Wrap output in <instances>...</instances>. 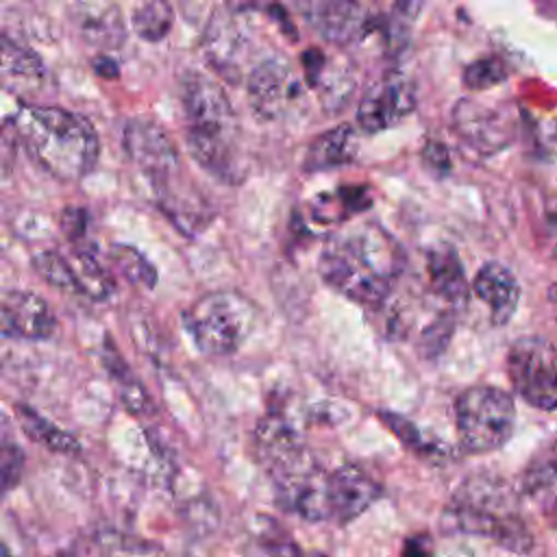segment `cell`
<instances>
[{"instance_id": "obj_1", "label": "cell", "mask_w": 557, "mask_h": 557, "mask_svg": "<svg viewBox=\"0 0 557 557\" xmlns=\"http://www.w3.org/2000/svg\"><path fill=\"white\" fill-rule=\"evenodd\" d=\"M405 268L403 246L379 224L366 222L333 233L318 259L322 281L359 305H381Z\"/></svg>"}, {"instance_id": "obj_2", "label": "cell", "mask_w": 557, "mask_h": 557, "mask_svg": "<svg viewBox=\"0 0 557 557\" xmlns=\"http://www.w3.org/2000/svg\"><path fill=\"white\" fill-rule=\"evenodd\" d=\"M9 126L30 157L54 178L81 181L98 161L100 141L91 122L52 104H22Z\"/></svg>"}, {"instance_id": "obj_3", "label": "cell", "mask_w": 557, "mask_h": 557, "mask_svg": "<svg viewBox=\"0 0 557 557\" xmlns=\"http://www.w3.org/2000/svg\"><path fill=\"white\" fill-rule=\"evenodd\" d=\"M181 104L191 159L211 176L235 183L239 124L224 87L202 72H187L181 81Z\"/></svg>"}, {"instance_id": "obj_4", "label": "cell", "mask_w": 557, "mask_h": 557, "mask_svg": "<svg viewBox=\"0 0 557 557\" xmlns=\"http://www.w3.org/2000/svg\"><path fill=\"white\" fill-rule=\"evenodd\" d=\"M442 531L490 537L507 550L527 553L533 535L516 516L511 490L487 474L466 479L442 513Z\"/></svg>"}, {"instance_id": "obj_5", "label": "cell", "mask_w": 557, "mask_h": 557, "mask_svg": "<svg viewBox=\"0 0 557 557\" xmlns=\"http://www.w3.org/2000/svg\"><path fill=\"white\" fill-rule=\"evenodd\" d=\"M257 305L233 289L209 292L183 313V326L196 348L209 357L233 355L255 331Z\"/></svg>"}, {"instance_id": "obj_6", "label": "cell", "mask_w": 557, "mask_h": 557, "mask_svg": "<svg viewBox=\"0 0 557 557\" xmlns=\"http://www.w3.org/2000/svg\"><path fill=\"white\" fill-rule=\"evenodd\" d=\"M455 422L466 453H492L511 437L516 422L513 398L494 385L468 387L455 403Z\"/></svg>"}, {"instance_id": "obj_7", "label": "cell", "mask_w": 557, "mask_h": 557, "mask_svg": "<svg viewBox=\"0 0 557 557\" xmlns=\"http://www.w3.org/2000/svg\"><path fill=\"white\" fill-rule=\"evenodd\" d=\"M513 389L531 407L553 411L557 405V355L546 337H520L507 355Z\"/></svg>"}, {"instance_id": "obj_8", "label": "cell", "mask_w": 557, "mask_h": 557, "mask_svg": "<svg viewBox=\"0 0 557 557\" xmlns=\"http://www.w3.org/2000/svg\"><path fill=\"white\" fill-rule=\"evenodd\" d=\"M302 13L329 44L352 46L374 33L389 35V20L366 0H307Z\"/></svg>"}, {"instance_id": "obj_9", "label": "cell", "mask_w": 557, "mask_h": 557, "mask_svg": "<svg viewBox=\"0 0 557 557\" xmlns=\"http://www.w3.org/2000/svg\"><path fill=\"white\" fill-rule=\"evenodd\" d=\"M276 500L283 509L309 522H329L326 476L329 472L309 455H300L292 463L270 472Z\"/></svg>"}, {"instance_id": "obj_10", "label": "cell", "mask_w": 557, "mask_h": 557, "mask_svg": "<svg viewBox=\"0 0 557 557\" xmlns=\"http://www.w3.org/2000/svg\"><path fill=\"white\" fill-rule=\"evenodd\" d=\"M250 109L261 120H281L302 100V81L289 61L281 57L257 63L246 78Z\"/></svg>"}, {"instance_id": "obj_11", "label": "cell", "mask_w": 557, "mask_h": 557, "mask_svg": "<svg viewBox=\"0 0 557 557\" xmlns=\"http://www.w3.org/2000/svg\"><path fill=\"white\" fill-rule=\"evenodd\" d=\"M122 146L128 159L152 181L154 187H165L181 170L178 152L170 135L146 117H133L124 126Z\"/></svg>"}, {"instance_id": "obj_12", "label": "cell", "mask_w": 557, "mask_h": 557, "mask_svg": "<svg viewBox=\"0 0 557 557\" xmlns=\"http://www.w3.org/2000/svg\"><path fill=\"white\" fill-rule=\"evenodd\" d=\"M418 104L413 83L400 74L389 72L374 81L359 100L357 124L363 133H381L400 124L407 115L413 113Z\"/></svg>"}, {"instance_id": "obj_13", "label": "cell", "mask_w": 557, "mask_h": 557, "mask_svg": "<svg viewBox=\"0 0 557 557\" xmlns=\"http://www.w3.org/2000/svg\"><path fill=\"white\" fill-rule=\"evenodd\" d=\"M381 485L361 468L346 463L326 476V507L329 522L348 524L359 518L376 498Z\"/></svg>"}, {"instance_id": "obj_14", "label": "cell", "mask_w": 557, "mask_h": 557, "mask_svg": "<svg viewBox=\"0 0 557 557\" xmlns=\"http://www.w3.org/2000/svg\"><path fill=\"white\" fill-rule=\"evenodd\" d=\"M57 318L50 305L30 289L0 292V333L22 339H46L54 333Z\"/></svg>"}, {"instance_id": "obj_15", "label": "cell", "mask_w": 557, "mask_h": 557, "mask_svg": "<svg viewBox=\"0 0 557 557\" xmlns=\"http://www.w3.org/2000/svg\"><path fill=\"white\" fill-rule=\"evenodd\" d=\"M453 124L463 141L483 154L498 152L513 137V128L507 115L476 100H459L453 111Z\"/></svg>"}, {"instance_id": "obj_16", "label": "cell", "mask_w": 557, "mask_h": 557, "mask_svg": "<svg viewBox=\"0 0 557 557\" xmlns=\"http://www.w3.org/2000/svg\"><path fill=\"white\" fill-rule=\"evenodd\" d=\"M255 444L259 461L268 468V472H274L307 453L305 437L296 420L278 409L270 411L259 420L255 431Z\"/></svg>"}, {"instance_id": "obj_17", "label": "cell", "mask_w": 557, "mask_h": 557, "mask_svg": "<svg viewBox=\"0 0 557 557\" xmlns=\"http://www.w3.org/2000/svg\"><path fill=\"white\" fill-rule=\"evenodd\" d=\"M202 52L213 72L231 83L239 81L246 59V37L233 15L215 13L211 17L202 37Z\"/></svg>"}, {"instance_id": "obj_18", "label": "cell", "mask_w": 557, "mask_h": 557, "mask_svg": "<svg viewBox=\"0 0 557 557\" xmlns=\"http://www.w3.org/2000/svg\"><path fill=\"white\" fill-rule=\"evenodd\" d=\"M472 294L483 305H487L492 324L503 326L513 318L518 309L520 283L507 265L498 261H487L472 278Z\"/></svg>"}, {"instance_id": "obj_19", "label": "cell", "mask_w": 557, "mask_h": 557, "mask_svg": "<svg viewBox=\"0 0 557 557\" xmlns=\"http://www.w3.org/2000/svg\"><path fill=\"white\" fill-rule=\"evenodd\" d=\"M46 67L41 57L0 28V87L30 91L41 85Z\"/></svg>"}, {"instance_id": "obj_20", "label": "cell", "mask_w": 557, "mask_h": 557, "mask_svg": "<svg viewBox=\"0 0 557 557\" xmlns=\"http://www.w3.org/2000/svg\"><path fill=\"white\" fill-rule=\"evenodd\" d=\"M426 272L435 296L444 300L450 309L463 307L468 302L470 285L453 246H433L426 257Z\"/></svg>"}, {"instance_id": "obj_21", "label": "cell", "mask_w": 557, "mask_h": 557, "mask_svg": "<svg viewBox=\"0 0 557 557\" xmlns=\"http://www.w3.org/2000/svg\"><path fill=\"white\" fill-rule=\"evenodd\" d=\"M74 24L81 37L98 48H117L126 37L124 20L115 4L107 2H78L74 7Z\"/></svg>"}, {"instance_id": "obj_22", "label": "cell", "mask_w": 557, "mask_h": 557, "mask_svg": "<svg viewBox=\"0 0 557 557\" xmlns=\"http://www.w3.org/2000/svg\"><path fill=\"white\" fill-rule=\"evenodd\" d=\"M357 150H359V144H357L355 128L350 124H339L324 131L309 144L302 168L309 174L342 168L355 161Z\"/></svg>"}, {"instance_id": "obj_23", "label": "cell", "mask_w": 557, "mask_h": 557, "mask_svg": "<svg viewBox=\"0 0 557 557\" xmlns=\"http://www.w3.org/2000/svg\"><path fill=\"white\" fill-rule=\"evenodd\" d=\"M15 411H17L20 426L33 442H37L59 455H78L81 453V444L72 433L63 431L61 426H57L54 422H50L48 418L37 413L33 407L17 405Z\"/></svg>"}, {"instance_id": "obj_24", "label": "cell", "mask_w": 557, "mask_h": 557, "mask_svg": "<svg viewBox=\"0 0 557 557\" xmlns=\"http://www.w3.org/2000/svg\"><path fill=\"white\" fill-rule=\"evenodd\" d=\"M313 205V218L318 222L339 224L370 205V191L368 187H342L333 194H322Z\"/></svg>"}, {"instance_id": "obj_25", "label": "cell", "mask_w": 557, "mask_h": 557, "mask_svg": "<svg viewBox=\"0 0 557 557\" xmlns=\"http://www.w3.org/2000/svg\"><path fill=\"white\" fill-rule=\"evenodd\" d=\"M174 22L172 0H139L133 13V28L146 41H161Z\"/></svg>"}, {"instance_id": "obj_26", "label": "cell", "mask_w": 557, "mask_h": 557, "mask_svg": "<svg viewBox=\"0 0 557 557\" xmlns=\"http://www.w3.org/2000/svg\"><path fill=\"white\" fill-rule=\"evenodd\" d=\"M522 492L544 511H553L555 507V461L553 455L546 453L535 463H531L522 476Z\"/></svg>"}, {"instance_id": "obj_27", "label": "cell", "mask_w": 557, "mask_h": 557, "mask_svg": "<svg viewBox=\"0 0 557 557\" xmlns=\"http://www.w3.org/2000/svg\"><path fill=\"white\" fill-rule=\"evenodd\" d=\"M72 268L78 281V292L83 296H89L94 300H107L113 294L115 283L94 255L76 252V263H72Z\"/></svg>"}, {"instance_id": "obj_28", "label": "cell", "mask_w": 557, "mask_h": 557, "mask_svg": "<svg viewBox=\"0 0 557 557\" xmlns=\"http://www.w3.org/2000/svg\"><path fill=\"white\" fill-rule=\"evenodd\" d=\"M111 259L117 265V270L124 274V278L133 285L152 289L157 285V268L148 261L144 252H139L131 244H115L111 248Z\"/></svg>"}, {"instance_id": "obj_29", "label": "cell", "mask_w": 557, "mask_h": 557, "mask_svg": "<svg viewBox=\"0 0 557 557\" xmlns=\"http://www.w3.org/2000/svg\"><path fill=\"white\" fill-rule=\"evenodd\" d=\"M30 265L48 285L67 294H81L72 261H67L63 255L54 250H41L33 255Z\"/></svg>"}, {"instance_id": "obj_30", "label": "cell", "mask_w": 557, "mask_h": 557, "mask_svg": "<svg viewBox=\"0 0 557 557\" xmlns=\"http://www.w3.org/2000/svg\"><path fill=\"white\" fill-rule=\"evenodd\" d=\"M379 416H381V420L396 433V437L403 440V442H405L409 448H413L416 453L426 455V457H433V459H437V457H442V455H448V448H446L440 440L426 442V440L420 435V431H418L407 418L396 416V413H387V411H381Z\"/></svg>"}, {"instance_id": "obj_31", "label": "cell", "mask_w": 557, "mask_h": 557, "mask_svg": "<svg viewBox=\"0 0 557 557\" xmlns=\"http://www.w3.org/2000/svg\"><path fill=\"white\" fill-rule=\"evenodd\" d=\"M453 309L450 311H444L442 315L433 318L420 333V339H418V348L424 357L433 359L437 355H442L455 333V318H453Z\"/></svg>"}, {"instance_id": "obj_32", "label": "cell", "mask_w": 557, "mask_h": 557, "mask_svg": "<svg viewBox=\"0 0 557 557\" xmlns=\"http://www.w3.org/2000/svg\"><path fill=\"white\" fill-rule=\"evenodd\" d=\"M505 78L507 67L498 57H483L463 70V85L474 91L500 85Z\"/></svg>"}, {"instance_id": "obj_33", "label": "cell", "mask_w": 557, "mask_h": 557, "mask_svg": "<svg viewBox=\"0 0 557 557\" xmlns=\"http://www.w3.org/2000/svg\"><path fill=\"white\" fill-rule=\"evenodd\" d=\"M24 468V455L22 450L11 442H0V498L15 487V483L22 476Z\"/></svg>"}, {"instance_id": "obj_34", "label": "cell", "mask_w": 557, "mask_h": 557, "mask_svg": "<svg viewBox=\"0 0 557 557\" xmlns=\"http://www.w3.org/2000/svg\"><path fill=\"white\" fill-rule=\"evenodd\" d=\"M422 161L433 176H446L450 172V157L442 141H429L422 150Z\"/></svg>"}, {"instance_id": "obj_35", "label": "cell", "mask_w": 557, "mask_h": 557, "mask_svg": "<svg viewBox=\"0 0 557 557\" xmlns=\"http://www.w3.org/2000/svg\"><path fill=\"white\" fill-rule=\"evenodd\" d=\"M61 228L72 239L81 237L85 233V211L76 209V207H67L61 215Z\"/></svg>"}, {"instance_id": "obj_36", "label": "cell", "mask_w": 557, "mask_h": 557, "mask_svg": "<svg viewBox=\"0 0 557 557\" xmlns=\"http://www.w3.org/2000/svg\"><path fill=\"white\" fill-rule=\"evenodd\" d=\"M272 0H226V7L231 13H246V11H261L265 9Z\"/></svg>"}, {"instance_id": "obj_37", "label": "cell", "mask_w": 557, "mask_h": 557, "mask_svg": "<svg viewBox=\"0 0 557 557\" xmlns=\"http://www.w3.org/2000/svg\"><path fill=\"white\" fill-rule=\"evenodd\" d=\"M96 72L102 74V76H107V78L117 76V67H115V63L109 61V59H98V61H96Z\"/></svg>"}]
</instances>
